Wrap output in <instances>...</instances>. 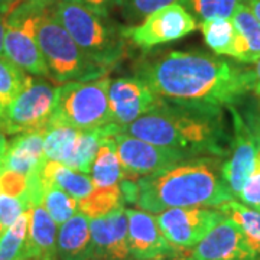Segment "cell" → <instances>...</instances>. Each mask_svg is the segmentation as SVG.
I'll list each match as a JSON object with an SVG mask.
<instances>
[{
    "mask_svg": "<svg viewBox=\"0 0 260 260\" xmlns=\"http://www.w3.org/2000/svg\"><path fill=\"white\" fill-rule=\"evenodd\" d=\"M3 55L29 74L51 78L47 61L35 37L32 12L13 9L6 15Z\"/></svg>",
    "mask_w": 260,
    "mask_h": 260,
    "instance_id": "7c38bea8",
    "label": "cell"
},
{
    "mask_svg": "<svg viewBox=\"0 0 260 260\" xmlns=\"http://www.w3.org/2000/svg\"><path fill=\"white\" fill-rule=\"evenodd\" d=\"M5 22L6 15L0 13V55H3V37H5Z\"/></svg>",
    "mask_w": 260,
    "mask_h": 260,
    "instance_id": "60d3db41",
    "label": "cell"
},
{
    "mask_svg": "<svg viewBox=\"0 0 260 260\" xmlns=\"http://www.w3.org/2000/svg\"><path fill=\"white\" fill-rule=\"evenodd\" d=\"M136 77L162 100L230 107L251 91V70L204 51L148 54Z\"/></svg>",
    "mask_w": 260,
    "mask_h": 260,
    "instance_id": "6da1fadb",
    "label": "cell"
},
{
    "mask_svg": "<svg viewBox=\"0 0 260 260\" xmlns=\"http://www.w3.org/2000/svg\"><path fill=\"white\" fill-rule=\"evenodd\" d=\"M77 2L83 3L84 6L90 8L97 13H102V15H109V12L113 8L121 5V0H77Z\"/></svg>",
    "mask_w": 260,
    "mask_h": 260,
    "instance_id": "d590c367",
    "label": "cell"
},
{
    "mask_svg": "<svg viewBox=\"0 0 260 260\" xmlns=\"http://www.w3.org/2000/svg\"><path fill=\"white\" fill-rule=\"evenodd\" d=\"M58 225L42 204L29 208V225L23 260L54 259L56 256Z\"/></svg>",
    "mask_w": 260,
    "mask_h": 260,
    "instance_id": "ac0fdd59",
    "label": "cell"
},
{
    "mask_svg": "<svg viewBox=\"0 0 260 260\" xmlns=\"http://www.w3.org/2000/svg\"><path fill=\"white\" fill-rule=\"evenodd\" d=\"M224 218L218 208L181 207L158 214L156 221L168 242L178 250H189Z\"/></svg>",
    "mask_w": 260,
    "mask_h": 260,
    "instance_id": "8fae6325",
    "label": "cell"
},
{
    "mask_svg": "<svg viewBox=\"0 0 260 260\" xmlns=\"http://www.w3.org/2000/svg\"><path fill=\"white\" fill-rule=\"evenodd\" d=\"M221 213L236 223L243 233L246 242L249 243L251 250L260 257V213L247 205L239 203L237 200L225 201L217 207Z\"/></svg>",
    "mask_w": 260,
    "mask_h": 260,
    "instance_id": "cb8c5ba5",
    "label": "cell"
},
{
    "mask_svg": "<svg viewBox=\"0 0 260 260\" xmlns=\"http://www.w3.org/2000/svg\"><path fill=\"white\" fill-rule=\"evenodd\" d=\"M91 181L94 188H109L119 185L124 178L120 160L116 150L114 136H109L102 143L91 167Z\"/></svg>",
    "mask_w": 260,
    "mask_h": 260,
    "instance_id": "603a6c76",
    "label": "cell"
},
{
    "mask_svg": "<svg viewBox=\"0 0 260 260\" xmlns=\"http://www.w3.org/2000/svg\"><path fill=\"white\" fill-rule=\"evenodd\" d=\"M32 15L38 45L47 61L49 75L55 83L87 81L107 74L84 55L68 30L56 18L54 6L34 10Z\"/></svg>",
    "mask_w": 260,
    "mask_h": 260,
    "instance_id": "5b68a950",
    "label": "cell"
},
{
    "mask_svg": "<svg viewBox=\"0 0 260 260\" xmlns=\"http://www.w3.org/2000/svg\"><path fill=\"white\" fill-rule=\"evenodd\" d=\"M58 2H68V0H19L13 9L34 12V10L44 9V8H52Z\"/></svg>",
    "mask_w": 260,
    "mask_h": 260,
    "instance_id": "8d00e7d4",
    "label": "cell"
},
{
    "mask_svg": "<svg viewBox=\"0 0 260 260\" xmlns=\"http://www.w3.org/2000/svg\"><path fill=\"white\" fill-rule=\"evenodd\" d=\"M28 225L29 210L10 227L0 233V260H23Z\"/></svg>",
    "mask_w": 260,
    "mask_h": 260,
    "instance_id": "f1b7e54d",
    "label": "cell"
},
{
    "mask_svg": "<svg viewBox=\"0 0 260 260\" xmlns=\"http://www.w3.org/2000/svg\"><path fill=\"white\" fill-rule=\"evenodd\" d=\"M109 106L113 120L119 126H126L150 112L159 97L138 77H121L110 80Z\"/></svg>",
    "mask_w": 260,
    "mask_h": 260,
    "instance_id": "4fadbf2b",
    "label": "cell"
},
{
    "mask_svg": "<svg viewBox=\"0 0 260 260\" xmlns=\"http://www.w3.org/2000/svg\"><path fill=\"white\" fill-rule=\"evenodd\" d=\"M80 130L51 121L44 136V155L47 160L67 164L78 138Z\"/></svg>",
    "mask_w": 260,
    "mask_h": 260,
    "instance_id": "d4e9b609",
    "label": "cell"
},
{
    "mask_svg": "<svg viewBox=\"0 0 260 260\" xmlns=\"http://www.w3.org/2000/svg\"><path fill=\"white\" fill-rule=\"evenodd\" d=\"M29 208L30 204L26 198L0 192V233L10 227Z\"/></svg>",
    "mask_w": 260,
    "mask_h": 260,
    "instance_id": "1f68e13d",
    "label": "cell"
},
{
    "mask_svg": "<svg viewBox=\"0 0 260 260\" xmlns=\"http://www.w3.org/2000/svg\"><path fill=\"white\" fill-rule=\"evenodd\" d=\"M251 91L260 99V56L251 70Z\"/></svg>",
    "mask_w": 260,
    "mask_h": 260,
    "instance_id": "74e56055",
    "label": "cell"
},
{
    "mask_svg": "<svg viewBox=\"0 0 260 260\" xmlns=\"http://www.w3.org/2000/svg\"><path fill=\"white\" fill-rule=\"evenodd\" d=\"M221 109L159 99L150 112L120 126V132L153 145L182 150L194 158L224 156L232 136L227 133Z\"/></svg>",
    "mask_w": 260,
    "mask_h": 260,
    "instance_id": "7a4b0ae2",
    "label": "cell"
},
{
    "mask_svg": "<svg viewBox=\"0 0 260 260\" xmlns=\"http://www.w3.org/2000/svg\"><path fill=\"white\" fill-rule=\"evenodd\" d=\"M34 78L26 71L12 62L9 58L0 55V107L9 106L22 93Z\"/></svg>",
    "mask_w": 260,
    "mask_h": 260,
    "instance_id": "83f0119b",
    "label": "cell"
},
{
    "mask_svg": "<svg viewBox=\"0 0 260 260\" xmlns=\"http://www.w3.org/2000/svg\"><path fill=\"white\" fill-rule=\"evenodd\" d=\"M194 18L201 19V22L215 18H232L236 8L243 3V0H179Z\"/></svg>",
    "mask_w": 260,
    "mask_h": 260,
    "instance_id": "4dcf8cb0",
    "label": "cell"
},
{
    "mask_svg": "<svg viewBox=\"0 0 260 260\" xmlns=\"http://www.w3.org/2000/svg\"><path fill=\"white\" fill-rule=\"evenodd\" d=\"M39 178L42 188L48 185L56 186L71 195L77 201L91 194L94 189L91 177L56 160H45L39 171Z\"/></svg>",
    "mask_w": 260,
    "mask_h": 260,
    "instance_id": "44dd1931",
    "label": "cell"
},
{
    "mask_svg": "<svg viewBox=\"0 0 260 260\" xmlns=\"http://www.w3.org/2000/svg\"><path fill=\"white\" fill-rule=\"evenodd\" d=\"M230 19L236 29L232 58L243 64H254L260 56V20L244 3L236 8Z\"/></svg>",
    "mask_w": 260,
    "mask_h": 260,
    "instance_id": "ffe728a7",
    "label": "cell"
},
{
    "mask_svg": "<svg viewBox=\"0 0 260 260\" xmlns=\"http://www.w3.org/2000/svg\"><path fill=\"white\" fill-rule=\"evenodd\" d=\"M5 146H6V138H5V136H0V158H2V155H3Z\"/></svg>",
    "mask_w": 260,
    "mask_h": 260,
    "instance_id": "7bdbcfd3",
    "label": "cell"
},
{
    "mask_svg": "<svg viewBox=\"0 0 260 260\" xmlns=\"http://www.w3.org/2000/svg\"><path fill=\"white\" fill-rule=\"evenodd\" d=\"M56 18L94 65L109 73L126 54L123 29L113 23L109 15L97 13L77 0L58 2Z\"/></svg>",
    "mask_w": 260,
    "mask_h": 260,
    "instance_id": "277c9868",
    "label": "cell"
},
{
    "mask_svg": "<svg viewBox=\"0 0 260 260\" xmlns=\"http://www.w3.org/2000/svg\"><path fill=\"white\" fill-rule=\"evenodd\" d=\"M189 260H260L234 221L224 218L191 249Z\"/></svg>",
    "mask_w": 260,
    "mask_h": 260,
    "instance_id": "5bb4252c",
    "label": "cell"
},
{
    "mask_svg": "<svg viewBox=\"0 0 260 260\" xmlns=\"http://www.w3.org/2000/svg\"><path fill=\"white\" fill-rule=\"evenodd\" d=\"M168 260V259H165ZM169 260H189V259H181V257H175V259H169Z\"/></svg>",
    "mask_w": 260,
    "mask_h": 260,
    "instance_id": "f6af8a7d",
    "label": "cell"
},
{
    "mask_svg": "<svg viewBox=\"0 0 260 260\" xmlns=\"http://www.w3.org/2000/svg\"><path fill=\"white\" fill-rule=\"evenodd\" d=\"M237 201L260 213V169H253L237 197Z\"/></svg>",
    "mask_w": 260,
    "mask_h": 260,
    "instance_id": "e575fe53",
    "label": "cell"
},
{
    "mask_svg": "<svg viewBox=\"0 0 260 260\" xmlns=\"http://www.w3.org/2000/svg\"><path fill=\"white\" fill-rule=\"evenodd\" d=\"M205 44L217 55L233 56L236 44V29L230 18L204 20L200 25Z\"/></svg>",
    "mask_w": 260,
    "mask_h": 260,
    "instance_id": "484cf974",
    "label": "cell"
},
{
    "mask_svg": "<svg viewBox=\"0 0 260 260\" xmlns=\"http://www.w3.org/2000/svg\"><path fill=\"white\" fill-rule=\"evenodd\" d=\"M58 88L45 81L32 80L18 97L3 109L5 133L22 135L47 129L56 109Z\"/></svg>",
    "mask_w": 260,
    "mask_h": 260,
    "instance_id": "52a82bcc",
    "label": "cell"
},
{
    "mask_svg": "<svg viewBox=\"0 0 260 260\" xmlns=\"http://www.w3.org/2000/svg\"><path fill=\"white\" fill-rule=\"evenodd\" d=\"M234 200L221 179V165L213 158H195L138 179L135 204L148 213L169 208H217Z\"/></svg>",
    "mask_w": 260,
    "mask_h": 260,
    "instance_id": "3957f363",
    "label": "cell"
},
{
    "mask_svg": "<svg viewBox=\"0 0 260 260\" xmlns=\"http://www.w3.org/2000/svg\"><path fill=\"white\" fill-rule=\"evenodd\" d=\"M5 133V117H3V109L0 107V136Z\"/></svg>",
    "mask_w": 260,
    "mask_h": 260,
    "instance_id": "b9f144b4",
    "label": "cell"
},
{
    "mask_svg": "<svg viewBox=\"0 0 260 260\" xmlns=\"http://www.w3.org/2000/svg\"><path fill=\"white\" fill-rule=\"evenodd\" d=\"M129 221V250L135 260H165L178 253L162 234L156 217L143 210L126 208Z\"/></svg>",
    "mask_w": 260,
    "mask_h": 260,
    "instance_id": "2e32d148",
    "label": "cell"
},
{
    "mask_svg": "<svg viewBox=\"0 0 260 260\" xmlns=\"http://www.w3.org/2000/svg\"><path fill=\"white\" fill-rule=\"evenodd\" d=\"M254 127H256V130H257V133H259V136H260V116H259V123H257Z\"/></svg>",
    "mask_w": 260,
    "mask_h": 260,
    "instance_id": "ee69618b",
    "label": "cell"
},
{
    "mask_svg": "<svg viewBox=\"0 0 260 260\" xmlns=\"http://www.w3.org/2000/svg\"><path fill=\"white\" fill-rule=\"evenodd\" d=\"M124 205L120 186L94 188L93 192L78 201V208L88 218H97L112 213Z\"/></svg>",
    "mask_w": 260,
    "mask_h": 260,
    "instance_id": "4316f807",
    "label": "cell"
},
{
    "mask_svg": "<svg viewBox=\"0 0 260 260\" xmlns=\"http://www.w3.org/2000/svg\"><path fill=\"white\" fill-rule=\"evenodd\" d=\"M0 192L13 197L26 198L30 204L29 195V175H23L15 171H0ZM32 207V204H30Z\"/></svg>",
    "mask_w": 260,
    "mask_h": 260,
    "instance_id": "836d02e7",
    "label": "cell"
},
{
    "mask_svg": "<svg viewBox=\"0 0 260 260\" xmlns=\"http://www.w3.org/2000/svg\"><path fill=\"white\" fill-rule=\"evenodd\" d=\"M107 75L87 81H68L58 87L52 120L77 130H91L114 123L109 106Z\"/></svg>",
    "mask_w": 260,
    "mask_h": 260,
    "instance_id": "8992f818",
    "label": "cell"
},
{
    "mask_svg": "<svg viewBox=\"0 0 260 260\" xmlns=\"http://www.w3.org/2000/svg\"><path fill=\"white\" fill-rule=\"evenodd\" d=\"M229 110L232 113L233 130L230 146L225 155L227 159L221 165V179L230 195L237 200L242 188L254 169L260 136L256 127L244 120L234 106H230Z\"/></svg>",
    "mask_w": 260,
    "mask_h": 260,
    "instance_id": "9c48e42d",
    "label": "cell"
},
{
    "mask_svg": "<svg viewBox=\"0 0 260 260\" xmlns=\"http://www.w3.org/2000/svg\"><path fill=\"white\" fill-rule=\"evenodd\" d=\"M114 142L126 179L138 181L142 177L158 174L185 160L195 159L182 150L153 145L127 133H121L120 129L114 135Z\"/></svg>",
    "mask_w": 260,
    "mask_h": 260,
    "instance_id": "ba28073f",
    "label": "cell"
},
{
    "mask_svg": "<svg viewBox=\"0 0 260 260\" xmlns=\"http://www.w3.org/2000/svg\"><path fill=\"white\" fill-rule=\"evenodd\" d=\"M45 130H37L13 136L6 140V146L0 158V171L8 169L23 175H30L47 160L44 155Z\"/></svg>",
    "mask_w": 260,
    "mask_h": 260,
    "instance_id": "e0dca14e",
    "label": "cell"
},
{
    "mask_svg": "<svg viewBox=\"0 0 260 260\" xmlns=\"http://www.w3.org/2000/svg\"><path fill=\"white\" fill-rule=\"evenodd\" d=\"M44 260H52V259H44Z\"/></svg>",
    "mask_w": 260,
    "mask_h": 260,
    "instance_id": "bcb514c9",
    "label": "cell"
},
{
    "mask_svg": "<svg viewBox=\"0 0 260 260\" xmlns=\"http://www.w3.org/2000/svg\"><path fill=\"white\" fill-rule=\"evenodd\" d=\"M243 3L253 12V15L260 20V0H243Z\"/></svg>",
    "mask_w": 260,
    "mask_h": 260,
    "instance_id": "f35d334b",
    "label": "cell"
},
{
    "mask_svg": "<svg viewBox=\"0 0 260 260\" xmlns=\"http://www.w3.org/2000/svg\"><path fill=\"white\" fill-rule=\"evenodd\" d=\"M19 0H0V13L2 15H8L10 10L15 8V5Z\"/></svg>",
    "mask_w": 260,
    "mask_h": 260,
    "instance_id": "ab89813d",
    "label": "cell"
},
{
    "mask_svg": "<svg viewBox=\"0 0 260 260\" xmlns=\"http://www.w3.org/2000/svg\"><path fill=\"white\" fill-rule=\"evenodd\" d=\"M56 256L61 260H93L90 218L81 211L59 227Z\"/></svg>",
    "mask_w": 260,
    "mask_h": 260,
    "instance_id": "d6986e66",
    "label": "cell"
},
{
    "mask_svg": "<svg viewBox=\"0 0 260 260\" xmlns=\"http://www.w3.org/2000/svg\"><path fill=\"white\" fill-rule=\"evenodd\" d=\"M177 2L178 0H121L120 8L123 9L124 18L138 22L153 13L155 10Z\"/></svg>",
    "mask_w": 260,
    "mask_h": 260,
    "instance_id": "d6a6232c",
    "label": "cell"
},
{
    "mask_svg": "<svg viewBox=\"0 0 260 260\" xmlns=\"http://www.w3.org/2000/svg\"><path fill=\"white\" fill-rule=\"evenodd\" d=\"M90 234L93 260H127L130 256L129 221L124 207L90 218Z\"/></svg>",
    "mask_w": 260,
    "mask_h": 260,
    "instance_id": "9a60e30c",
    "label": "cell"
},
{
    "mask_svg": "<svg viewBox=\"0 0 260 260\" xmlns=\"http://www.w3.org/2000/svg\"><path fill=\"white\" fill-rule=\"evenodd\" d=\"M119 129H120L119 124L112 123V124L97 127V129L80 130L74 150L65 165L88 175L91 172L94 158L102 146V143L109 136H114L119 132Z\"/></svg>",
    "mask_w": 260,
    "mask_h": 260,
    "instance_id": "7402d4cb",
    "label": "cell"
},
{
    "mask_svg": "<svg viewBox=\"0 0 260 260\" xmlns=\"http://www.w3.org/2000/svg\"><path fill=\"white\" fill-rule=\"evenodd\" d=\"M41 204L55 221L56 225H62L78 210V201L75 198L52 185L44 186Z\"/></svg>",
    "mask_w": 260,
    "mask_h": 260,
    "instance_id": "f546056e",
    "label": "cell"
},
{
    "mask_svg": "<svg viewBox=\"0 0 260 260\" xmlns=\"http://www.w3.org/2000/svg\"><path fill=\"white\" fill-rule=\"evenodd\" d=\"M197 20L181 5L172 3L148 15L139 25L123 29L124 37L142 49H150L168 42H174L192 34Z\"/></svg>",
    "mask_w": 260,
    "mask_h": 260,
    "instance_id": "30bf717a",
    "label": "cell"
}]
</instances>
